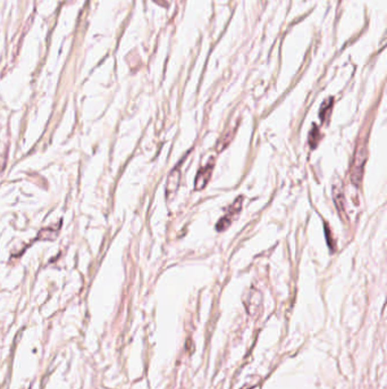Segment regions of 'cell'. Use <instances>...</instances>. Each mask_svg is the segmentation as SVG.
<instances>
[{
	"mask_svg": "<svg viewBox=\"0 0 387 389\" xmlns=\"http://www.w3.org/2000/svg\"><path fill=\"white\" fill-rule=\"evenodd\" d=\"M242 201H243V197L240 196L235 199L232 205H231L227 214L225 216H223V218L218 221V223H217V230H218V231H224V230H226L231 224H232L233 219L236 215H238V213H240L242 210Z\"/></svg>",
	"mask_w": 387,
	"mask_h": 389,
	"instance_id": "cell-2",
	"label": "cell"
},
{
	"mask_svg": "<svg viewBox=\"0 0 387 389\" xmlns=\"http://www.w3.org/2000/svg\"><path fill=\"white\" fill-rule=\"evenodd\" d=\"M331 108H332V102L331 104H327V103H324V105L321 106L320 108V118L323 121H327V118L329 116V111H331Z\"/></svg>",
	"mask_w": 387,
	"mask_h": 389,
	"instance_id": "cell-6",
	"label": "cell"
},
{
	"mask_svg": "<svg viewBox=\"0 0 387 389\" xmlns=\"http://www.w3.org/2000/svg\"><path fill=\"white\" fill-rule=\"evenodd\" d=\"M212 174V165L209 164L207 167H204L200 168L197 174V178H195L194 181V187L197 190L204 189L206 186L208 185L209 180L211 178Z\"/></svg>",
	"mask_w": 387,
	"mask_h": 389,
	"instance_id": "cell-3",
	"label": "cell"
},
{
	"mask_svg": "<svg viewBox=\"0 0 387 389\" xmlns=\"http://www.w3.org/2000/svg\"><path fill=\"white\" fill-rule=\"evenodd\" d=\"M367 162V149L364 147H359L353 156L352 165H351V180L354 185L358 186L362 180L364 164Z\"/></svg>",
	"mask_w": 387,
	"mask_h": 389,
	"instance_id": "cell-1",
	"label": "cell"
},
{
	"mask_svg": "<svg viewBox=\"0 0 387 389\" xmlns=\"http://www.w3.org/2000/svg\"><path fill=\"white\" fill-rule=\"evenodd\" d=\"M180 181H181V171L179 167H176L171 172V174L168 175V179H167L166 194H167L168 197L174 196L175 193L177 192V189H179Z\"/></svg>",
	"mask_w": 387,
	"mask_h": 389,
	"instance_id": "cell-4",
	"label": "cell"
},
{
	"mask_svg": "<svg viewBox=\"0 0 387 389\" xmlns=\"http://www.w3.org/2000/svg\"><path fill=\"white\" fill-rule=\"evenodd\" d=\"M333 194H334V200L336 206H337L339 212H344V205L341 204V201L344 204V196H343V192L339 187H334L333 189Z\"/></svg>",
	"mask_w": 387,
	"mask_h": 389,
	"instance_id": "cell-5",
	"label": "cell"
}]
</instances>
